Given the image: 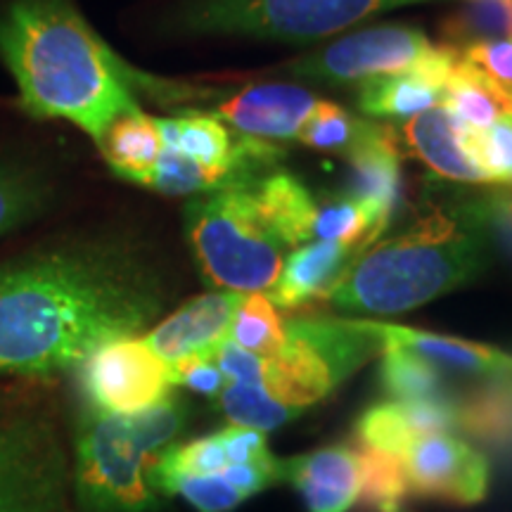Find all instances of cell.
<instances>
[{"mask_svg": "<svg viewBox=\"0 0 512 512\" xmlns=\"http://www.w3.org/2000/svg\"><path fill=\"white\" fill-rule=\"evenodd\" d=\"M171 370V384H181L192 392L204 394V396H219L226 387L228 380L216 366L214 356H192L185 361H178Z\"/></svg>", "mask_w": 512, "mask_h": 512, "instance_id": "cell-37", "label": "cell"}, {"mask_svg": "<svg viewBox=\"0 0 512 512\" xmlns=\"http://www.w3.org/2000/svg\"><path fill=\"white\" fill-rule=\"evenodd\" d=\"M152 484L164 494L181 496L200 512H228L247 496L221 475H181V472H152Z\"/></svg>", "mask_w": 512, "mask_h": 512, "instance_id": "cell-30", "label": "cell"}, {"mask_svg": "<svg viewBox=\"0 0 512 512\" xmlns=\"http://www.w3.org/2000/svg\"><path fill=\"white\" fill-rule=\"evenodd\" d=\"M434 0H185L171 29L190 36H247L264 41H316L403 5Z\"/></svg>", "mask_w": 512, "mask_h": 512, "instance_id": "cell-6", "label": "cell"}, {"mask_svg": "<svg viewBox=\"0 0 512 512\" xmlns=\"http://www.w3.org/2000/svg\"><path fill=\"white\" fill-rule=\"evenodd\" d=\"M0 60L34 119H60L98 140L124 114L140 112L136 91L164 102L195 98V88L152 79L102 41L74 0H5Z\"/></svg>", "mask_w": 512, "mask_h": 512, "instance_id": "cell-2", "label": "cell"}, {"mask_svg": "<svg viewBox=\"0 0 512 512\" xmlns=\"http://www.w3.org/2000/svg\"><path fill=\"white\" fill-rule=\"evenodd\" d=\"M444 100V88L434 86L418 72L377 76L358 83L356 105L368 117H415Z\"/></svg>", "mask_w": 512, "mask_h": 512, "instance_id": "cell-24", "label": "cell"}, {"mask_svg": "<svg viewBox=\"0 0 512 512\" xmlns=\"http://www.w3.org/2000/svg\"><path fill=\"white\" fill-rule=\"evenodd\" d=\"M98 147L110 169L128 183L145 185L162 155L157 119L133 112L119 117L98 140Z\"/></svg>", "mask_w": 512, "mask_h": 512, "instance_id": "cell-22", "label": "cell"}, {"mask_svg": "<svg viewBox=\"0 0 512 512\" xmlns=\"http://www.w3.org/2000/svg\"><path fill=\"white\" fill-rule=\"evenodd\" d=\"M413 494L456 505H475L489 491V460L448 432L415 439L401 453Z\"/></svg>", "mask_w": 512, "mask_h": 512, "instance_id": "cell-11", "label": "cell"}, {"mask_svg": "<svg viewBox=\"0 0 512 512\" xmlns=\"http://www.w3.org/2000/svg\"><path fill=\"white\" fill-rule=\"evenodd\" d=\"M256 209L273 238L283 247H297L313 238L318 200L297 176L285 171L261 176L252 185Z\"/></svg>", "mask_w": 512, "mask_h": 512, "instance_id": "cell-20", "label": "cell"}, {"mask_svg": "<svg viewBox=\"0 0 512 512\" xmlns=\"http://www.w3.org/2000/svg\"><path fill=\"white\" fill-rule=\"evenodd\" d=\"M214 361L228 382H240V384H256V387H264L266 382V358H259L249 351L240 349L238 344H233L230 339L221 344L214 351Z\"/></svg>", "mask_w": 512, "mask_h": 512, "instance_id": "cell-38", "label": "cell"}, {"mask_svg": "<svg viewBox=\"0 0 512 512\" xmlns=\"http://www.w3.org/2000/svg\"><path fill=\"white\" fill-rule=\"evenodd\" d=\"M463 145L489 183L512 185V117L498 119L484 131H463Z\"/></svg>", "mask_w": 512, "mask_h": 512, "instance_id": "cell-33", "label": "cell"}, {"mask_svg": "<svg viewBox=\"0 0 512 512\" xmlns=\"http://www.w3.org/2000/svg\"><path fill=\"white\" fill-rule=\"evenodd\" d=\"M446 46L463 50L486 41L512 38V0H463L439 22Z\"/></svg>", "mask_w": 512, "mask_h": 512, "instance_id": "cell-25", "label": "cell"}, {"mask_svg": "<svg viewBox=\"0 0 512 512\" xmlns=\"http://www.w3.org/2000/svg\"><path fill=\"white\" fill-rule=\"evenodd\" d=\"M380 356L384 392L396 401H448L444 375L434 363L389 342H382Z\"/></svg>", "mask_w": 512, "mask_h": 512, "instance_id": "cell-26", "label": "cell"}, {"mask_svg": "<svg viewBox=\"0 0 512 512\" xmlns=\"http://www.w3.org/2000/svg\"><path fill=\"white\" fill-rule=\"evenodd\" d=\"M0 408H3V399H0Z\"/></svg>", "mask_w": 512, "mask_h": 512, "instance_id": "cell-41", "label": "cell"}, {"mask_svg": "<svg viewBox=\"0 0 512 512\" xmlns=\"http://www.w3.org/2000/svg\"><path fill=\"white\" fill-rule=\"evenodd\" d=\"M368 332H373L382 342L396 344L437 368L453 370V373H467L491 380H512V354L503 349L489 347V344L467 342V339L434 335L427 330L403 328V325L380 323V320H358Z\"/></svg>", "mask_w": 512, "mask_h": 512, "instance_id": "cell-17", "label": "cell"}, {"mask_svg": "<svg viewBox=\"0 0 512 512\" xmlns=\"http://www.w3.org/2000/svg\"><path fill=\"white\" fill-rule=\"evenodd\" d=\"M55 192L53 176L43 166L0 157V240L48 214Z\"/></svg>", "mask_w": 512, "mask_h": 512, "instance_id": "cell-21", "label": "cell"}, {"mask_svg": "<svg viewBox=\"0 0 512 512\" xmlns=\"http://www.w3.org/2000/svg\"><path fill=\"white\" fill-rule=\"evenodd\" d=\"M366 126L368 121L356 119L354 114H349L344 107L335 105V102L318 100L309 119L304 121L297 140L311 147V150L342 152V155H347L351 147L361 140Z\"/></svg>", "mask_w": 512, "mask_h": 512, "instance_id": "cell-31", "label": "cell"}, {"mask_svg": "<svg viewBox=\"0 0 512 512\" xmlns=\"http://www.w3.org/2000/svg\"><path fill=\"white\" fill-rule=\"evenodd\" d=\"M486 249L475 197L430 202L401 235L368 247L330 302L339 311L380 316L418 309L475 280Z\"/></svg>", "mask_w": 512, "mask_h": 512, "instance_id": "cell-3", "label": "cell"}, {"mask_svg": "<svg viewBox=\"0 0 512 512\" xmlns=\"http://www.w3.org/2000/svg\"><path fill=\"white\" fill-rule=\"evenodd\" d=\"M67 460L41 415L0 420V512H64Z\"/></svg>", "mask_w": 512, "mask_h": 512, "instance_id": "cell-8", "label": "cell"}, {"mask_svg": "<svg viewBox=\"0 0 512 512\" xmlns=\"http://www.w3.org/2000/svg\"><path fill=\"white\" fill-rule=\"evenodd\" d=\"M434 50L437 46L420 29L408 24H384L342 36L316 53L285 64L283 72L294 79L344 86L413 72Z\"/></svg>", "mask_w": 512, "mask_h": 512, "instance_id": "cell-9", "label": "cell"}, {"mask_svg": "<svg viewBox=\"0 0 512 512\" xmlns=\"http://www.w3.org/2000/svg\"><path fill=\"white\" fill-rule=\"evenodd\" d=\"M460 55L512 100V38L475 43L460 50Z\"/></svg>", "mask_w": 512, "mask_h": 512, "instance_id": "cell-35", "label": "cell"}, {"mask_svg": "<svg viewBox=\"0 0 512 512\" xmlns=\"http://www.w3.org/2000/svg\"><path fill=\"white\" fill-rule=\"evenodd\" d=\"M219 403L221 411L235 427H249L256 432H271L299 415V411L285 406L283 401L256 384L228 382L219 394Z\"/></svg>", "mask_w": 512, "mask_h": 512, "instance_id": "cell-29", "label": "cell"}, {"mask_svg": "<svg viewBox=\"0 0 512 512\" xmlns=\"http://www.w3.org/2000/svg\"><path fill=\"white\" fill-rule=\"evenodd\" d=\"M219 439H221L223 451H226L230 465L254 463V460L271 456V453H268L264 432L249 430V427L230 425V427H226V430L219 432Z\"/></svg>", "mask_w": 512, "mask_h": 512, "instance_id": "cell-39", "label": "cell"}, {"mask_svg": "<svg viewBox=\"0 0 512 512\" xmlns=\"http://www.w3.org/2000/svg\"><path fill=\"white\" fill-rule=\"evenodd\" d=\"M226 178L216 171L204 169L192 159L183 157L181 152L162 147L155 169L147 178L145 188L162 192V195H204V192L226 188Z\"/></svg>", "mask_w": 512, "mask_h": 512, "instance_id": "cell-32", "label": "cell"}, {"mask_svg": "<svg viewBox=\"0 0 512 512\" xmlns=\"http://www.w3.org/2000/svg\"><path fill=\"white\" fill-rule=\"evenodd\" d=\"M401 150H408L434 174L453 183L486 185L489 178L472 162L463 145V131L444 107L408 117L403 124H394Z\"/></svg>", "mask_w": 512, "mask_h": 512, "instance_id": "cell-19", "label": "cell"}, {"mask_svg": "<svg viewBox=\"0 0 512 512\" xmlns=\"http://www.w3.org/2000/svg\"><path fill=\"white\" fill-rule=\"evenodd\" d=\"M441 102L460 131H484L498 119L512 117V100L463 55L448 76Z\"/></svg>", "mask_w": 512, "mask_h": 512, "instance_id": "cell-23", "label": "cell"}, {"mask_svg": "<svg viewBox=\"0 0 512 512\" xmlns=\"http://www.w3.org/2000/svg\"><path fill=\"white\" fill-rule=\"evenodd\" d=\"M254 183L204 192L183 211L197 266L223 292H261L278 283L283 271V245L256 209Z\"/></svg>", "mask_w": 512, "mask_h": 512, "instance_id": "cell-5", "label": "cell"}, {"mask_svg": "<svg viewBox=\"0 0 512 512\" xmlns=\"http://www.w3.org/2000/svg\"><path fill=\"white\" fill-rule=\"evenodd\" d=\"M375 354L382 342L358 320L294 318L285 325L283 349L266 358L264 389L302 413Z\"/></svg>", "mask_w": 512, "mask_h": 512, "instance_id": "cell-7", "label": "cell"}, {"mask_svg": "<svg viewBox=\"0 0 512 512\" xmlns=\"http://www.w3.org/2000/svg\"><path fill=\"white\" fill-rule=\"evenodd\" d=\"M188 411L174 396L136 415L86 408L76 427L74 489L86 512H150L152 472L183 432Z\"/></svg>", "mask_w": 512, "mask_h": 512, "instance_id": "cell-4", "label": "cell"}, {"mask_svg": "<svg viewBox=\"0 0 512 512\" xmlns=\"http://www.w3.org/2000/svg\"><path fill=\"white\" fill-rule=\"evenodd\" d=\"M228 456L223 451L219 434L192 439L188 444H171L159 456L155 472H181V475H221L226 470Z\"/></svg>", "mask_w": 512, "mask_h": 512, "instance_id": "cell-34", "label": "cell"}, {"mask_svg": "<svg viewBox=\"0 0 512 512\" xmlns=\"http://www.w3.org/2000/svg\"><path fill=\"white\" fill-rule=\"evenodd\" d=\"M458 408L451 401H387L361 415L356 439L361 446L401 456L415 439L451 432Z\"/></svg>", "mask_w": 512, "mask_h": 512, "instance_id": "cell-18", "label": "cell"}, {"mask_svg": "<svg viewBox=\"0 0 512 512\" xmlns=\"http://www.w3.org/2000/svg\"><path fill=\"white\" fill-rule=\"evenodd\" d=\"M278 482H290L309 512H349L361 496V463L356 448L328 446L278 460Z\"/></svg>", "mask_w": 512, "mask_h": 512, "instance_id": "cell-15", "label": "cell"}, {"mask_svg": "<svg viewBox=\"0 0 512 512\" xmlns=\"http://www.w3.org/2000/svg\"><path fill=\"white\" fill-rule=\"evenodd\" d=\"M228 339L259 358H273L285 344V323L266 294L252 292L242 299Z\"/></svg>", "mask_w": 512, "mask_h": 512, "instance_id": "cell-28", "label": "cell"}, {"mask_svg": "<svg viewBox=\"0 0 512 512\" xmlns=\"http://www.w3.org/2000/svg\"><path fill=\"white\" fill-rule=\"evenodd\" d=\"M242 299L245 294L223 290L202 294L164 318L143 339L169 366L192 356H214L230 335Z\"/></svg>", "mask_w": 512, "mask_h": 512, "instance_id": "cell-12", "label": "cell"}, {"mask_svg": "<svg viewBox=\"0 0 512 512\" xmlns=\"http://www.w3.org/2000/svg\"><path fill=\"white\" fill-rule=\"evenodd\" d=\"M155 261L136 242L72 238L0 264V375L48 377L136 337L164 306Z\"/></svg>", "mask_w": 512, "mask_h": 512, "instance_id": "cell-1", "label": "cell"}, {"mask_svg": "<svg viewBox=\"0 0 512 512\" xmlns=\"http://www.w3.org/2000/svg\"><path fill=\"white\" fill-rule=\"evenodd\" d=\"M223 477L249 498L259 494L261 489H266L268 484L278 482V460L273 456H266L261 460H254V463L228 465L223 470Z\"/></svg>", "mask_w": 512, "mask_h": 512, "instance_id": "cell-40", "label": "cell"}, {"mask_svg": "<svg viewBox=\"0 0 512 512\" xmlns=\"http://www.w3.org/2000/svg\"><path fill=\"white\" fill-rule=\"evenodd\" d=\"M88 408L112 415H136L171 396V370L143 337L102 344L76 368Z\"/></svg>", "mask_w": 512, "mask_h": 512, "instance_id": "cell-10", "label": "cell"}, {"mask_svg": "<svg viewBox=\"0 0 512 512\" xmlns=\"http://www.w3.org/2000/svg\"><path fill=\"white\" fill-rule=\"evenodd\" d=\"M361 463V501L373 512H401L408 496V479L401 456L356 446Z\"/></svg>", "mask_w": 512, "mask_h": 512, "instance_id": "cell-27", "label": "cell"}, {"mask_svg": "<svg viewBox=\"0 0 512 512\" xmlns=\"http://www.w3.org/2000/svg\"><path fill=\"white\" fill-rule=\"evenodd\" d=\"M316 105V95L302 86L256 83L223 100L216 107V117L228 121L242 136L280 145L299 136Z\"/></svg>", "mask_w": 512, "mask_h": 512, "instance_id": "cell-13", "label": "cell"}, {"mask_svg": "<svg viewBox=\"0 0 512 512\" xmlns=\"http://www.w3.org/2000/svg\"><path fill=\"white\" fill-rule=\"evenodd\" d=\"M475 200L486 238L494 240L498 249L512 261V185L486 192Z\"/></svg>", "mask_w": 512, "mask_h": 512, "instance_id": "cell-36", "label": "cell"}, {"mask_svg": "<svg viewBox=\"0 0 512 512\" xmlns=\"http://www.w3.org/2000/svg\"><path fill=\"white\" fill-rule=\"evenodd\" d=\"M361 256L363 249L339 242H313L299 247L287 259L268 299L290 311L328 302Z\"/></svg>", "mask_w": 512, "mask_h": 512, "instance_id": "cell-16", "label": "cell"}, {"mask_svg": "<svg viewBox=\"0 0 512 512\" xmlns=\"http://www.w3.org/2000/svg\"><path fill=\"white\" fill-rule=\"evenodd\" d=\"M349 174L344 195L366 204L380 219L392 221L401 202V143L394 124L368 121L358 143L347 152Z\"/></svg>", "mask_w": 512, "mask_h": 512, "instance_id": "cell-14", "label": "cell"}]
</instances>
